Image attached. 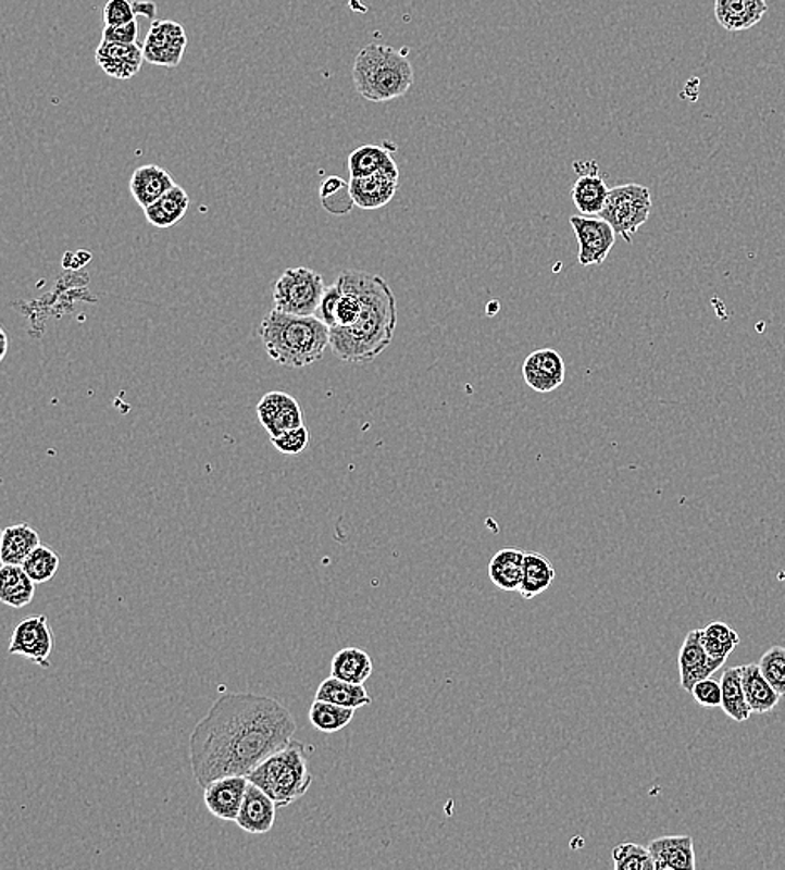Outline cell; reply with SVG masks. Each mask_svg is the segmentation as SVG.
Listing matches in <instances>:
<instances>
[{
	"mask_svg": "<svg viewBox=\"0 0 785 870\" xmlns=\"http://www.w3.org/2000/svg\"><path fill=\"white\" fill-rule=\"evenodd\" d=\"M270 440H272L273 447L284 456H299L309 446L310 432L306 425H302V427L291 428L278 437H270Z\"/></svg>",
	"mask_w": 785,
	"mask_h": 870,
	"instance_id": "74e56055",
	"label": "cell"
},
{
	"mask_svg": "<svg viewBox=\"0 0 785 870\" xmlns=\"http://www.w3.org/2000/svg\"><path fill=\"white\" fill-rule=\"evenodd\" d=\"M321 200L325 210L334 214L349 213L356 204L350 195L349 183L337 176H328L327 179H324L321 185Z\"/></svg>",
	"mask_w": 785,
	"mask_h": 870,
	"instance_id": "d590c367",
	"label": "cell"
},
{
	"mask_svg": "<svg viewBox=\"0 0 785 870\" xmlns=\"http://www.w3.org/2000/svg\"><path fill=\"white\" fill-rule=\"evenodd\" d=\"M172 174L157 164H146L133 173L129 189L136 203L145 210L175 188Z\"/></svg>",
	"mask_w": 785,
	"mask_h": 870,
	"instance_id": "ffe728a7",
	"label": "cell"
},
{
	"mask_svg": "<svg viewBox=\"0 0 785 870\" xmlns=\"http://www.w3.org/2000/svg\"><path fill=\"white\" fill-rule=\"evenodd\" d=\"M104 26H123L136 21V9L133 0H108L102 11Z\"/></svg>",
	"mask_w": 785,
	"mask_h": 870,
	"instance_id": "f35d334b",
	"label": "cell"
},
{
	"mask_svg": "<svg viewBox=\"0 0 785 870\" xmlns=\"http://www.w3.org/2000/svg\"><path fill=\"white\" fill-rule=\"evenodd\" d=\"M356 708L340 707L331 701L315 700L309 710V720L313 729L324 733L340 732L353 720Z\"/></svg>",
	"mask_w": 785,
	"mask_h": 870,
	"instance_id": "1f68e13d",
	"label": "cell"
},
{
	"mask_svg": "<svg viewBox=\"0 0 785 870\" xmlns=\"http://www.w3.org/2000/svg\"><path fill=\"white\" fill-rule=\"evenodd\" d=\"M700 642H702V646L710 657L727 660L728 655L740 643V636L728 624L715 621V623H710L709 626L700 630Z\"/></svg>",
	"mask_w": 785,
	"mask_h": 870,
	"instance_id": "d6a6232c",
	"label": "cell"
},
{
	"mask_svg": "<svg viewBox=\"0 0 785 870\" xmlns=\"http://www.w3.org/2000/svg\"><path fill=\"white\" fill-rule=\"evenodd\" d=\"M691 696L698 705L706 708L722 707V685L712 679L700 680L691 688Z\"/></svg>",
	"mask_w": 785,
	"mask_h": 870,
	"instance_id": "ab89813d",
	"label": "cell"
},
{
	"mask_svg": "<svg viewBox=\"0 0 785 870\" xmlns=\"http://www.w3.org/2000/svg\"><path fill=\"white\" fill-rule=\"evenodd\" d=\"M307 750L302 742L291 739L287 747L263 760L248 779L277 801L278 807H287L303 797L312 785Z\"/></svg>",
	"mask_w": 785,
	"mask_h": 870,
	"instance_id": "5b68a950",
	"label": "cell"
},
{
	"mask_svg": "<svg viewBox=\"0 0 785 870\" xmlns=\"http://www.w3.org/2000/svg\"><path fill=\"white\" fill-rule=\"evenodd\" d=\"M21 566H23L24 571L29 574L34 583H48L58 574L59 556L58 552H54V549L45 546V544H39Z\"/></svg>",
	"mask_w": 785,
	"mask_h": 870,
	"instance_id": "836d02e7",
	"label": "cell"
},
{
	"mask_svg": "<svg viewBox=\"0 0 785 870\" xmlns=\"http://www.w3.org/2000/svg\"><path fill=\"white\" fill-rule=\"evenodd\" d=\"M571 228L578 239V261L583 266H600L616 241V233L603 217L571 216Z\"/></svg>",
	"mask_w": 785,
	"mask_h": 870,
	"instance_id": "9c48e42d",
	"label": "cell"
},
{
	"mask_svg": "<svg viewBox=\"0 0 785 870\" xmlns=\"http://www.w3.org/2000/svg\"><path fill=\"white\" fill-rule=\"evenodd\" d=\"M374 664L369 652L359 648H344L332 658V676L356 685H364L371 679Z\"/></svg>",
	"mask_w": 785,
	"mask_h": 870,
	"instance_id": "4316f807",
	"label": "cell"
},
{
	"mask_svg": "<svg viewBox=\"0 0 785 870\" xmlns=\"http://www.w3.org/2000/svg\"><path fill=\"white\" fill-rule=\"evenodd\" d=\"M297 723L287 707L265 695L225 693L189 736V763L198 787L228 775H250L287 747Z\"/></svg>",
	"mask_w": 785,
	"mask_h": 870,
	"instance_id": "6da1fadb",
	"label": "cell"
},
{
	"mask_svg": "<svg viewBox=\"0 0 785 870\" xmlns=\"http://www.w3.org/2000/svg\"><path fill=\"white\" fill-rule=\"evenodd\" d=\"M325 290L324 278L315 270L307 266L287 269L275 283V309L290 315H316Z\"/></svg>",
	"mask_w": 785,
	"mask_h": 870,
	"instance_id": "8992f818",
	"label": "cell"
},
{
	"mask_svg": "<svg viewBox=\"0 0 785 870\" xmlns=\"http://www.w3.org/2000/svg\"><path fill=\"white\" fill-rule=\"evenodd\" d=\"M96 62L102 73L117 80H129L141 71L145 52L136 44L105 42L101 40L96 49Z\"/></svg>",
	"mask_w": 785,
	"mask_h": 870,
	"instance_id": "9a60e30c",
	"label": "cell"
},
{
	"mask_svg": "<svg viewBox=\"0 0 785 870\" xmlns=\"http://www.w3.org/2000/svg\"><path fill=\"white\" fill-rule=\"evenodd\" d=\"M523 377L539 394L557 390L566 377L563 357L553 348H539L524 360Z\"/></svg>",
	"mask_w": 785,
	"mask_h": 870,
	"instance_id": "5bb4252c",
	"label": "cell"
},
{
	"mask_svg": "<svg viewBox=\"0 0 785 870\" xmlns=\"http://www.w3.org/2000/svg\"><path fill=\"white\" fill-rule=\"evenodd\" d=\"M352 77L362 98L387 102L408 95L414 84V67L404 52L372 42L357 54Z\"/></svg>",
	"mask_w": 785,
	"mask_h": 870,
	"instance_id": "277c9868",
	"label": "cell"
},
{
	"mask_svg": "<svg viewBox=\"0 0 785 870\" xmlns=\"http://www.w3.org/2000/svg\"><path fill=\"white\" fill-rule=\"evenodd\" d=\"M102 40L105 42L136 44L138 40V22L133 21L123 26H104Z\"/></svg>",
	"mask_w": 785,
	"mask_h": 870,
	"instance_id": "b9f144b4",
	"label": "cell"
},
{
	"mask_svg": "<svg viewBox=\"0 0 785 870\" xmlns=\"http://www.w3.org/2000/svg\"><path fill=\"white\" fill-rule=\"evenodd\" d=\"M349 171L352 178H362L369 174L382 173H399L396 161L389 149L382 148V146L365 145L357 148L349 157Z\"/></svg>",
	"mask_w": 785,
	"mask_h": 870,
	"instance_id": "f1b7e54d",
	"label": "cell"
},
{
	"mask_svg": "<svg viewBox=\"0 0 785 870\" xmlns=\"http://www.w3.org/2000/svg\"><path fill=\"white\" fill-rule=\"evenodd\" d=\"M189 208V196L182 186L176 185L163 198L145 208L146 220L157 228H172L185 216Z\"/></svg>",
	"mask_w": 785,
	"mask_h": 870,
	"instance_id": "83f0119b",
	"label": "cell"
},
{
	"mask_svg": "<svg viewBox=\"0 0 785 870\" xmlns=\"http://www.w3.org/2000/svg\"><path fill=\"white\" fill-rule=\"evenodd\" d=\"M315 700L331 701V704L356 708V710L372 704V698L364 685L342 682L335 676L321 683V686L316 688Z\"/></svg>",
	"mask_w": 785,
	"mask_h": 870,
	"instance_id": "f546056e",
	"label": "cell"
},
{
	"mask_svg": "<svg viewBox=\"0 0 785 870\" xmlns=\"http://www.w3.org/2000/svg\"><path fill=\"white\" fill-rule=\"evenodd\" d=\"M188 37L178 22L154 21L146 36L145 61L161 67H176L185 55Z\"/></svg>",
	"mask_w": 785,
	"mask_h": 870,
	"instance_id": "30bf717a",
	"label": "cell"
},
{
	"mask_svg": "<svg viewBox=\"0 0 785 870\" xmlns=\"http://www.w3.org/2000/svg\"><path fill=\"white\" fill-rule=\"evenodd\" d=\"M36 595V583L21 564H2L0 568V601L21 609L30 605Z\"/></svg>",
	"mask_w": 785,
	"mask_h": 870,
	"instance_id": "603a6c76",
	"label": "cell"
},
{
	"mask_svg": "<svg viewBox=\"0 0 785 870\" xmlns=\"http://www.w3.org/2000/svg\"><path fill=\"white\" fill-rule=\"evenodd\" d=\"M657 870H694V838L690 835H666L648 844Z\"/></svg>",
	"mask_w": 785,
	"mask_h": 870,
	"instance_id": "ac0fdd59",
	"label": "cell"
},
{
	"mask_svg": "<svg viewBox=\"0 0 785 870\" xmlns=\"http://www.w3.org/2000/svg\"><path fill=\"white\" fill-rule=\"evenodd\" d=\"M362 312L353 325L331 328V347L344 362H372L390 344L397 326V303L389 283L360 272Z\"/></svg>",
	"mask_w": 785,
	"mask_h": 870,
	"instance_id": "7a4b0ae2",
	"label": "cell"
},
{
	"mask_svg": "<svg viewBox=\"0 0 785 870\" xmlns=\"http://www.w3.org/2000/svg\"><path fill=\"white\" fill-rule=\"evenodd\" d=\"M555 577H557V571H555L553 564L548 558L539 555V552H526V556H524L523 583H521L520 592L518 593H520L521 598L529 601V599L548 592L549 586L553 584Z\"/></svg>",
	"mask_w": 785,
	"mask_h": 870,
	"instance_id": "d4e9b609",
	"label": "cell"
},
{
	"mask_svg": "<svg viewBox=\"0 0 785 870\" xmlns=\"http://www.w3.org/2000/svg\"><path fill=\"white\" fill-rule=\"evenodd\" d=\"M763 676L769 680L775 692L785 696V648L784 646H772L769 651L763 652L759 661Z\"/></svg>",
	"mask_w": 785,
	"mask_h": 870,
	"instance_id": "8d00e7d4",
	"label": "cell"
},
{
	"mask_svg": "<svg viewBox=\"0 0 785 870\" xmlns=\"http://www.w3.org/2000/svg\"><path fill=\"white\" fill-rule=\"evenodd\" d=\"M40 544V536L36 530L18 522L2 531V543H0V561L2 564H23L27 556Z\"/></svg>",
	"mask_w": 785,
	"mask_h": 870,
	"instance_id": "cb8c5ba5",
	"label": "cell"
},
{
	"mask_svg": "<svg viewBox=\"0 0 785 870\" xmlns=\"http://www.w3.org/2000/svg\"><path fill=\"white\" fill-rule=\"evenodd\" d=\"M270 359L290 369L312 365L331 345V328L316 315L299 316L273 309L260 325Z\"/></svg>",
	"mask_w": 785,
	"mask_h": 870,
	"instance_id": "3957f363",
	"label": "cell"
},
{
	"mask_svg": "<svg viewBox=\"0 0 785 870\" xmlns=\"http://www.w3.org/2000/svg\"><path fill=\"white\" fill-rule=\"evenodd\" d=\"M277 807V801L259 785L250 782L237 817V825L248 834H266L275 825Z\"/></svg>",
	"mask_w": 785,
	"mask_h": 870,
	"instance_id": "2e32d148",
	"label": "cell"
},
{
	"mask_svg": "<svg viewBox=\"0 0 785 870\" xmlns=\"http://www.w3.org/2000/svg\"><path fill=\"white\" fill-rule=\"evenodd\" d=\"M727 660L710 657L700 642V630H691L678 652L682 688L691 692L695 683L710 679Z\"/></svg>",
	"mask_w": 785,
	"mask_h": 870,
	"instance_id": "4fadbf2b",
	"label": "cell"
},
{
	"mask_svg": "<svg viewBox=\"0 0 785 870\" xmlns=\"http://www.w3.org/2000/svg\"><path fill=\"white\" fill-rule=\"evenodd\" d=\"M136 15H145V17H154L157 14V4L151 0H136L135 2Z\"/></svg>",
	"mask_w": 785,
	"mask_h": 870,
	"instance_id": "7bdbcfd3",
	"label": "cell"
},
{
	"mask_svg": "<svg viewBox=\"0 0 785 870\" xmlns=\"http://www.w3.org/2000/svg\"><path fill=\"white\" fill-rule=\"evenodd\" d=\"M651 207L653 203H651L650 189L644 185L630 183V185L610 188V195H608L607 204H605L600 217L610 223L614 233L622 236L626 244H632V236L648 222Z\"/></svg>",
	"mask_w": 785,
	"mask_h": 870,
	"instance_id": "52a82bcc",
	"label": "cell"
},
{
	"mask_svg": "<svg viewBox=\"0 0 785 870\" xmlns=\"http://www.w3.org/2000/svg\"><path fill=\"white\" fill-rule=\"evenodd\" d=\"M769 5L765 0H715V18L731 33L750 29L762 21Z\"/></svg>",
	"mask_w": 785,
	"mask_h": 870,
	"instance_id": "d6986e66",
	"label": "cell"
},
{
	"mask_svg": "<svg viewBox=\"0 0 785 870\" xmlns=\"http://www.w3.org/2000/svg\"><path fill=\"white\" fill-rule=\"evenodd\" d=\"M608 195H610V188L598 173L582 174L571 189V198H573L576 210L586 216L600 214L607 204Z\"/></svg>",
	"mask_w": 785,
	"mask_h": 870,
	"instance_id": "484cf974",
	"label": "cell"
},
{
	"mask_svg": "<svg viewBox=\"0 0 785 870\" xmlns=\"http://www.w3.org/2000/svg\"><path fill=\"white\" fill-rule=\"evenodd\" d=\"M0 338H2V352H0V360H4L9 348L8 334H5L4 331H0Z\"/></svg>",
	"mask_w": 785,
	"mask_h": 870,
	"instance_id": "ee69618b",
	"label": "cell"
},
{
	"mask_svg": "<svg viewBox=\"0 0 785 870\" xmlns=\"http://www.w3.org/2000/svg\"><path fill=\"white\" fill-rule=\"evenodd\" d=\"M742 685H744L746 700L752 713H769L777 707L778 700H781V695L763 676L759 663L742 667Z\"/></svg>",
	"mask_w": 785,
	"mask_h": 870,
	"instance_id": "7402d4cb",
	"label": "cell"
},
{
	"mask_svg": "<svg viewBox=\"0 0 785 870\" xmlns=\"http://www.w3.org/2000/svg\"><path fill=\"white\" fill-rule=\"evenodd\" d=\"M257 413L270 437H278L291 428L303 425V413L299 402L285 391H269L260 400Z\"/></svg>",
	"mask_w": 785,
	"mask_h": 870,
	"instance_id": "7c38bea8",
	"label": "cell"
},
{
	"mask_svg": "<svg viewBox=\"0 0 785 870\" xmlns=\"http://www.w3.org/2000/svg\"><path fill=\"white\" fill-rule=\"evenodd\" d=\"M54 649V633L46 614L27 618L15 626L12 633L9 655L23 657L40 668H51V652Z\"/></svg>",
	"mask_w": 785,
	"mask_h": 870,
	"instance_id": "ba28073f",
	"label": "cell"
},
{
	"mask_svg": "<svg viewBox=\"0 0 785 870\" xmlns=\"http://www.w3.org/2000/svg\"><path fill=\"white\" fill-rule=\"evenodd\" d=\"M524 556L526 552L520 548H504L496 552L487 566V573L498 589L508 593L520 592L523 583Z\"/></svg>",
	"mask_w": 785,
	"mask_h": 870,
	"instance_id": "44dd1931",
	"label": "cell"
},
{
	"mask_svg": "<svg viewBox=\"0 0 785 870\" xmlns=\"http://www.w3.org/2000/svg\"><path fill=\"white\" fill-rule=\"evenodd\" d=\"M350 195L353 203L362 210H378L392 201L399 186V173L369 174L362 178H350Z\"/></svg>",
	"mask_w": 785,
	"mask_h": 870,
	"instance_id": "e0dca14e",
	"label": "cell"
},
{
	"mask_svg": "<svg viewBox=\"0 0 785 870\" xmlns=\"http://www.w3.org/2000/svg\"><path fill=\"white\" fill-rule=\"evenodd\" d=\"M611 857H613V866L616 870H657L650 848L640 844L626 842V844L616 845Z\"/></svg>",
	"mask_w": 785,
	"mask_h": 870,
	"instance_id": "e575fe53",
	"label": "cell"
},
{
	"mask_svg": "<svg viewBox=\"0 0 785 870\" xmlns=\"http://www.w3.org/2000/svg\"><path fill=\"white\" fill-rule=\"evenodd\" d=\"M340 295H342V287H340V283L335 282L332 287H328L325 290L324 297H322L321 307L316 310V316L332 328L335 325V310H337L338 300H340Z\"/></svg>",
	"mask_w": 785,
	"mask_h": 870,
	"instance_id": "60d3db41",
	"label": "cell"
},
{
	"mask_svg": "<svg viewBox=\"0 0 785 870\" xmlns=\"http://www.w3.org/2000/svg\"><path fill=\"white\" fill-rule=\"evenodd\" d=\"M720 685H722V710L734 722H747L752 711L747 704L744 685H742V667L725 670Z\"/></svg>",
	"mask_w": 785,
	"mask_h": 870,
	"instance_id": "4dcf8cb0",
	"label": "cell"
},
{
	"mask_svg": "<svg viewBox=\"0 0 785 870\" xmlns=\"http://www.w3.org/2000/svg\"><path fill=\"white\" fill-rule=\"evenodd\" d=\"M250 779L245 775H228L213 780L203 788V798L211 816L226 822H237L247 794Z\"/></svg>",
	"mask_w": 785,
	"mask_h": 870,
	"instance_id": "8fae6325",
	"label": "cell"
}]
</instances>
